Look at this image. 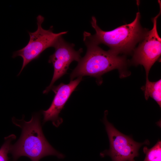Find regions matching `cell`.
Masks as SVG:
<instances>
[{
  "label": "cell",
  "instance_id": "6da1fadb",
  "mask_svg": "<svg viewBox=\"0 0 161 161\" xmlns=\"http://www.w3.org/2000/svg\"><path fill=\"white\" fill-rule=\"evenodd\" d=\"M13 117V123L20 128L22 132L19 140L13 145L11 144L9 153L14 161L22 156L29 157L32 161H39L43 157L53 155L60 159L64 157V154L55 149L45 138L42 129L39 114L32 115L31 120L26 121Z\"/></svg>",
  "mask_w": 161,
  "mask_h": 161
},
{
  "label": "cell",
  "instance_id": "7a4b0ae2",
  "mask_svg": "<svg viewBox=\"0 0 161 161\" xmlns=\"http://www.w3.org/2000/svg\"><path fill=\"white\" fill-rule=\"evenodd\" d=\"M90 33L84 32L83 41L87 47L84 56L70 75L71 80L75 77L88 75L100 80L106 73L115 69L121 71L126 64L124 57L120 56L110 50L105 51L90 38Z\"/></svg>",
  "mask_w": 161,
  "mask_h": 161
},
{
  "label": "cell",
  "instance_id": "3957f363",
  "mask_svg": "<svg viewBox=\"0 0 161 161\" xmlns=\"http://www.w3.org/2000/svg\"><path fill=\"white\" fill-rule=\"evenodd\" d=\"M140 15L137 13L134 20L131 23L118 27L110 31L102 30L98 26L95 17L92 16L91 23L95 33L89 35L91 39L98 44H103L110 50L118 55L129 54L133 51L136 44L143 39L148 31L140 23Z\"/></svg>",
  "mask_w": 161,
  "mask_h": 161
},
{
  "label": "cell",
  "instance_id": "277c9868",
  "mask_svg": "<svg viewBox=\"0 0 161 161\" xmlns=\"http://www.w3.org/2000/svg\"><path fill=\"white\" fill-rule=\"evenodd\" d=\"M44 20L43 16L39 15L37 17V29L35 32H28L29 41L27 45L23 48L13 52V58L20 56L23 60L21 69L19 75L24 68L33 60L38 58L41 54L47 49L54 47L59 38L66 34L67 31L55 33L53 27L48 30L44 29L42 24Z\"/></svg>",
  "mask_w": 161,
  "mask_h": 161
},
{
  "label": "cell",
  "instance_id": "5b68a950",
  "mask_svg": "<svg viewBox=\"0 0 161 161\" xmlns=\"http://www.w3.org/2000/svg\"><path fill=\"white\" fill-rule=\"evenodd\" d=\"M107 111L105 112L103 122L109 141L110 148L100 154L104 157L109 156L112 161H130L139 155V150L143 145H148L146 140L143 143L137 142L131 137L121 133L107 120Z\"/></svg>",
  "mask_w": 161,
  "mask_h": 161
},
{
  "label": "cell",
  "instance_id": "8992f818",
  "mask_svg": "<svg viewBox=\"0 0 161 161\" xmlns=\"http://www.w3.org/2000/svg\"><path fill=\"white\" fill-rule=\"evenodd\" d=\"M161 14V6L159 13L152 18V29L148 31L140 42L138 47L134 49L132 62L135 65L140 64L145 68L146 80L148 79L149 71L161 54V39L157 29V21Z\"/></svg>",
  "mask_w": 161,
  "mask_h": 161
},
{
  "label": "cell",
  "instance_id": "52a82bcc",
  "mask_svg": "<svg viewBox=\"0 0 161 161\" xmlns=\"http://www.w3.org/2000/svg\"><path fill=\"white\" fill-rule=\"evenodd\" d=\"M75 45L66 42L62 37H60L54 47L55 52L49 57L48 62L52 63L54 67V73L49 85L43 92L47 94L51 89L55 82L66 73L70 64L74 61H79L81 58L80 54L83 51L82 48L76 51Z\"/></svg>",
  "mask_w": 161,
  "mask_h": 161
},
{
  "label": "cell",
  "instance_id": "ba28073f",
  "mask_svg": "<svg viewBox=\"0 0 161 161\" xmlns=\"http://www.w3.org/2000/svg\"><path fill=\"white\" fill-rule=\"evenodd\" d=\"M82 77H79L75 80H71L69 83H61L53 86L51 89L55 95L50 107L42 112L44 116L43 123L51 121L52 124L58 127L62 123L63 119L59 115L72 92L82 80Z\"/></svg>",
  "mask_w": 161,
  "mask_h": 161
},
{
  "label": "cell",
  "instance_id": "9c48e42d",
  "mask_svg": "<svg viewBox=\"0 0 161 161\" xmlns=\"http://www.w3.org/2000/svg\"><path fill=\"white\" fill-rule=\"evenodd\" d=\"M145 96L146 100L149 97L153 98L161 106V80L156 82L150 81L146 80L145 87Z\"/></svg>",
  "mask_w": 161,
  "mask_h": 161
},
{
  "label": "cell",
  "instance_id": "30bf717a",
  "mask_svg": "<svg viewBox=\"0 0 161 161\" xmlns=\"http://www.w3.org/2000/svg\"><path fill=\"white\" fill-rule=\"evenodd\" d=\"M145 156L143 161H161V142L159 140L152 148H143Z\"/></svg>",
  "mask_w": 161,
  "mask_h": 161
},
{
  "label": "cell",
  "instance_id": "8fae6325",
  "mask_svg": "<svg viewBox=\"0 0 161 161\" xmlns=\"http://www.w3.org/2000/svg\"><path fill=\"white\" fill-rule=\"evenodd\" d=\"M16 138V136L12 134L5 138L4 142L0 148V161H8V154L9 153L13 140Z\"/></svg>",
  "mask_w": 161,
  "mask_h": 161
},
{
  "label": "cell",
  "instance_id": "7c38bea8",
  "mask_svg": "<svg viewBox=\"0 0 161 161\" xmlns=\"http://www.w3.org/2000/svg\"><path fill=\"white\" fill-rule=\"evenodd\" d=\"M130 161H135L134 160H131Z\"/></svg>",
  "mask_w": 161,
  "mask_h": 161
}]
</instances>
